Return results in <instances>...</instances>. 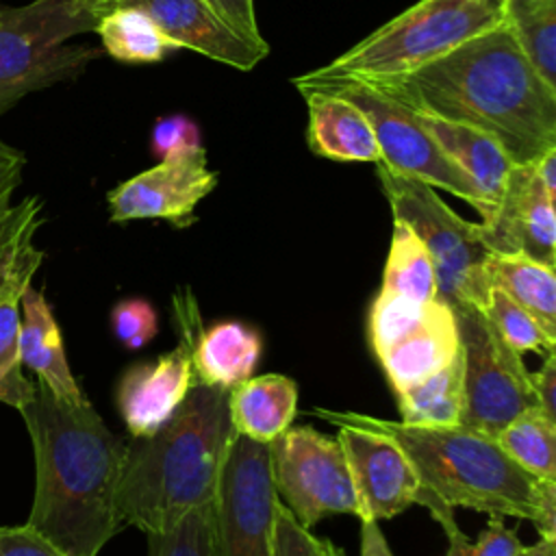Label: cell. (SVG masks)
I'll return each mask as SVG.
<instances>
[{"label":"cell","instance_id":"45","mask_svg":"<svg viewBox=\"0 0 556 556\" xmlns=\"http://www.w3.org/2000/svg\"><path fill=\"white\" fill-rule=\"evenodd\" d=\"M74 2H76L80 9H85L87 13H91V15L96 17V22H98L104 13L117 9L124 0H74Z\"/></svg>","mask_w":556,"mask_h":556},{"label":"cell","instance_id":"36","mask_svg":"<svg viewBox=\"0 0 556 556\" xmlns=\"http://www.w3.org/2000/svg\"><path fill=\"white\" fill-rule=\"evenodd\" d=\"M271 554L274 556H330L328 541L317 539L308 528H304L282 502H276L274 526H271Z\"/></svg>","mask_w":556,"mask_h":556},{"label":"cell","instance_id":"7","mask_svg":"<svg viewBox=\"0 0 556 556\" xmlns=\"http://www.w3.org/2000/svg\"><path fill=\"white\" fill-rule=\"evenodd\" d=\"M376 174L393 219L408 224L426 245L439 280V300L447 306L469 302L482 311L491 282L484 271L489 250L480 241L478 224L458 217L424 180L397 174L380 161Z\"/></svg>","mask_w":556,"mask_h":556},{"label":"cell","instance_id":"33","mask_svg":"<svg viewBox=\"0 0 556 556\" xmlns=\"http://www.w3.org/2000/svg\"><path fill=\"white\" fill-rule=\"evenodd\" d=\"M434 302L424 304L380 289L369 308V343L374 354L382 356L395 341L419 326Z\"/></svg>","mask_w":556,"mask_h":556},{"label":"cell","instance_id":"26","mask_svg":"<svg viewBox=\"0 0 556 556\" xmlns=\"http://www.w3.org/2000/svg\"><path fill=\"white\" fill-rule=\"evenodd\" d=\"M400 421L410 426H460L463 410V354H458L415 382L406 391L397 393Z\"/></svg>","mask_w":556,"mask_h":556},{"label":"cell","instance_id":"46","mask_svg":"<svg viewBox=\"0 0 556 556\" xmlns=\"http://www.w3.org/2000/svg\"><path fill=\"white\" fill-rule=\"evenodd\" d=\"M556 554V541L539 539L534 545H526L523 556H554Z\"/></svg>","mask_w":556,"mask_h":556},{"label":"cell","instance_id":"27","mask_svg":"<svg viewBox=\"0 0 556 556\" xmlns=\"http://www.w3.org/2000/svg\"><path fill=\"white\" fill-rule=\"evenodd\" d=\"M502 17L534 72L556 89V0H502Z\"/></svg>","mask_w":556,"mask_h":556},{"label":"cell","instance_id":"41","mask_svg":"<svg viewBox=\"0 0 556 556\" xmlns=\"http://www.w3.org/2000/svg\"><path fill=\"white\" fill-rule=\"evenodd\" d=\"M532 384H534L541 413L556 424V354L554 350L545 354L543 365L539 367V371L532 374Z\"/></svg>","mask_w":556,"mask_h":556},{"label":"cell","instance_id":"6","mask_svg":"<svg viewBox=\"0 0 556 556\" xmlns=\"http://www.w3.org/2000/svg\"><path fill=\"white\" fill-rule=\"evenodd\" d=\"M93 28L96 17L74 0L0 4V115L24 96L83 74L100 52L65 41Z\"/></svg>","mask_w":556,"mask_h":556},{"label":"cell","instance_id":"10","mask_svg":"<svg viewBox=\"0 0 556 556\" xmlns=\"http://www.w3.org/2000/svg\"><path fill=\"white\" fill-rule=\"evenodd\" d=\"M271 480L276 495L304 526L324 517H361V502L348 458L337 439L308 426L287 428L269 443Z\"/></svg>","mask_w":556,"mask_h":556},{"label":"cell","instance_id":"34","mask_svg":"<svg viewBox=\"0 0 556 556\" xmlns=\"http://www.w3.org/2000/svg\"><path fill=\"white\" fill-rule=\"evenodd\" d=\"M148 556H215L213 504L187 513L165 532L148 534Z\"/></svg>","mask_w":556,"mask_h":556},{"label":"cell","instance_id":"21","mask_svg":"<svg viewBox=\"0 0 556 556\" xmlns=\"http://www.w3.org/2000/svg\"><path fill=\"white\" fill-rule=\"evenodd\" d=\"M417 115L421 126L437 141L443 154L476 182L491 215L502 195L508 172L515 165L504 152V148L493 137L471 126L447 122L432 115Z\"/></svg>","mask_w":556,"mask_h":556},{"label":"cell","instance_id":"18","mask_svg":"<svg viewBox=\"0 0 556 556\" xmlns=\"http://www.w3.org/2000/svg\"><path fill=\"white\" fill-rule=\"evenodd\" d=\"M20 313L22 367H28L37 376V382H41L59 400L70 404L87 402L76 378L72 376L63 337L46 295L28 285L20 302Z\"/></svg>","mask_w":556,"mask_h":556},{"label":"cell","instance_id":"3","mask_svg":"<svg viewBox=\"0 0 556 556\" xmlns=\"http://www.w3.org/2000/svg\"><path fill=\"white\" fill-rule=\"evenodd\" d=\"M228 400L230 389L193 380L159 430L126 443L115 493L122 526L165 532L187 513L213 504L237 434Z\"/></svg>","mask_w":556,"mask_h":556},{"label":"cell","instance_id":"11","mask_svg":"<svg viewBox=\"0 0 556 556\" xmlns=\"http://www.w3.org/2000/svg\"><path fill=\"white\" fill-rule=\"evenodd\" d=\"M276 502L269 443L235 434L213 500L215 556H274Z\"/></svg>","mask_w":556,"mask_h":556},{"label":"cell","instance_id":"29","mask_svg":"<svg viewBox=\"0 0 556 556\" xmlns=\"http://www.w3.org/2000/svg\"><path fill=\"white\" fill-rule=\"evenodd\" d=\"M495 441L530 476L556 482V424L541 408L515 417Z\"/></svg>","mask_w":556,"mask_h":556},{"label":"cell","instance_id":"4","mask_svg":"<svg viewBox=\"0 0 556 556\" xmlns=\"http://www.w3.org/2000/svg\"><path fill=\"white\" fill-rule=\"evenodd\" d=\"M334 426L389 437L413 465L419 482L450 506L489 517L534 519L541 478L521 469L495 439L463 426H410L358 413L313 408Z\"/></svg>","mask_w":556,"mask_h":556},{"label":"cell","instance_id":"40","mask_svg":"<svg viewBox=\"0 0 556 556\" xmlns=\"http://www.w3.org/2000/svg\"><path fill=\"white\" fill-rule=\"evenodd\" d=\"M26 165V156L22 150L13 148L4 139H0V219L9 213L13 191L22 182V172Z\"/></svg>","mask_w":556,"mask_h":556},{"label":"cell","instance_id":"13","mask_svg":"<svg viewBox=\"0 0 556 556\" xmlns=\"http://www.w3.org/2000/svg\"><path fill=\"white\" fill-rule=\"evenodd\" d=\"M554 200L532 163L513 165L493 213L478 224L482 245L493 254H521L556 267Z\"/></svg>","mask_w":556,"mask_h":556},{"label":"cell","instance_id":"44","mask_svg":"<svg viewBox=\"0 0 556 556\" xmlns=\"http://www.w3.org/2000/svg\"><path fill=\"white\" fill-rule=\"evenodd\" d=\"M534 174L541 180V185L545 187V191L556 198V148L547 150L545 154H541L536 161H532Z\"/></svg>","mask_w":556,"mask_h":556},{"label":"cell","instance_id":"9","mask_svg":"<svg viewBox=\"0 0 556 556\" xmlns=\"http://www.w3.org/2000/svg\"><path fill=\"white\" fill-rule=\"evenodd\" d=\"M452 311L463 354L460 426L497 439L515 417L539 408L532 374L478 306L463 302Z\"/></svg>","mask_w":556,"mask_h":556},{"label":"cell","instance_id":"31","mask_svg":"<svg viewBox=\"0 0 556 556\" xmlns=\"http://www.w3.org/2000/svg\"><path fill=\"white\" fill-rule=\"evenodd\" d=\"M454 506L439 504L430 510L432 519L441 523L447 536V552L445 556H523L526 545L517 539L515 530L504 526L502 517H489L484 530L478 534L476 543L463 534L454 519Z\"/></svg>","mask_w":556,"mask_h":556},{"label":"cell","instance_id":"8","mask_svg":"<svg viewBox=\"0 0 556 556\" xmlns=\"http://www.w3.org/2000/svg\"><path fill=\"white\" fill-rule=\"evenodd\" d=\"M293 85L298 91L319 89L356 104L374 128L380 163L397 174L458 195L469 202L482 219L489 215V206L476 182L443 154L413 109L356 78H313L302 74L293 78Z\"/></svg>","mask_w":556,"mask_h":556},{"label":"cell","instance_id":"28","mask_svg":"<svg viewBox=\"0 0 556 556\" xmlns=\"http://www.w3.org/2000/svg\"><path fill=\"white\" fill-rule=\"evenodd\" d=\"M380 289L424 304L439 300L434 263L421 239L400 219H393V237Z\"/></svg>","mask_w":556,"mask_h":556},{"label":"cell","instance_id":"15","mask_svg":"<svg viewBox=\"0 0 556 556\" xmlns=\"http://www.w3.org/2000/svg\"><path fill=\"white\" fill-rule=\"evenodd\" d=\"M119 7L143 9L180 50L189 48L241 72L254 70L269 52L267 41L239 35L204 0H124Z\"/></svg>","mask_w":556,"mask_h":556},{"label":"cell","instance_id":"25","mask_svg":"<svg viewBox=\"0 0 556 556\" xmlns=\"http://www.w3.org/2000/svg\"><path fill=\"white\" fill-rule=\"evenodd\" d=\"M93 33L104 52L122 63H159L180 50L139 7H117L104 13Z\"/></svg>","mask_w":556,"mask_h":556},{"label":"cell","instance_id":"1","mask_svg":"<svg viewBox=\"0 0 556 556\" xmlns=\"http://www.w3.org/2000/svg\"><path fill=\"white\" fill-rule=\"evenodd\" d=\"M363 83L415 113L486 132L515 165L556 148V89L534 72L504 22L408 74Z\"/></svg>","mask_w":556,"mask_h":556},{"label":"cell","instance_id":"5","mask_svg":"<svg viewBox=\"0 0 556 556\" xmlns=\"http://www.w3.org/2000/svg\"><path fill=\"white\" fill-rule=\"evenodd\" d=\"M502 22V0H417L306 76L374 80L408 74Z\"/></svg>","mask_w":556,"mask_h":556},{"label":"cell","instance_id":"17","mask_svg":"<svg viewBox=\"0 0 556 556\" xmlns=\"http://www.w3.org/2000/svg\"><path fill=\"white\" fill-rule=\"evenodd\" d=\"M193 380L189 352L182 343L154 363L130 365L115 391V404L130 437H148L159 430L180 406Z\"/></svg>","mask_w":556,"mask_h":556},{"label":"cell","instance_id":"35","mask_svg":"<svg viewBox=\"0 0 556 556\" xmlns=\"http://www.w3.org/2000/svg\"><path fill=\"white\" fill-rule=\"evenodd\" d=\"M111 330L124 348L139 350L159 332L156 311L146 298H124L111 311Z\"/></svg>","mask_w":556,"mask_h":556},{"label":"cell","instance_id":"14","mask_svg":"<svg viewBox=\"0 0 556 556\" xmlns=\"http://www.w3.org/2000/svg\"><path fill=\"white\" fill-rule=\"evenodd\" d=\"M337 441L348 458L361 517L391 519L417 504L421 482L404 452L384 434L339 426Z\"/></svg>","mask_w":556,"mask_h":556},{"label":"cell","instance_id":"39","mask_svg":"<svg viewBox=\"0 0 556 556\" xmlns=\"http://www.w3.org/2000/svg\"><path fill=\"white\" fill-rule=\"evenodd\" d=\"M230 28H235L239 35L263 43V35L256 22L254 0H204Z\"/></svg>","mask_w":556,"mask_h":556},{"label":"cell","instance_id":"12","mask_svg":"<svg viewBox=\"0 0 556 556\" xmlns=\"http://www.w3.org/2000/svg\"><path fill=\"white\" fill-rule=\"evenodd\" d=\"M202 146L182 150L109 191L111 222L165 219L176 228L195 222V206L217 187Z\"/></svg>","mask_w":556,"mask_h":556},{"label":"cell","instance_id":"22","mask_svg":"<svg viewBox=\"0 0 556 556\" xmlns=\"http://www.w3.org/2000/svg\"><path fill=\"white\" fill-rule=\"evenodd\" d=\"M230 421L237 434L271 443L298 413V384L282 374L250 376L230 389Z\"/></svg>","mask_w":556,"mask_h":556},{"label":"cell","instance_id":"43","mask_svg":"<svg viewBox=\"0 0 556 556\" xmlns=\"http://www.w3.org/2000/svg\"><path fill=\"white\" fill-rule=\"evenodd\" d=\"M363 530H361V556H393L389 549V543L378 528V521L371 517L361 519ZM328 554L330 556H345L334 543L328 541Z\"/></svg>","mask_w":556,"mask_h":556},{"label":"cell","instance_id":"16","mask_svg":"<svg viewBox=\"0 0 556 556\" xmlns=\"http://www.w3.org/2000/svg\"><path fill=\"white\" fill-rule=\"evenodd\" d=\"M176 321L195 380L232 389L252 376L263 350L254 328L241 321H217L204 330L189 293L187 300L176 298Z\"/></svg>","mask_w":556,"mask_h":556},{"label":"cell","instance_id":"32","mask_svg":"<svg viewBox=\"0 0 556 556\" xmlns=\"http://www.w3.org/2000/svg\"><path fill=\"white\" fill-rule=\"evenodd\" d=\"M482 313L489 317L500 337L519 354L523 352H549L554 350V339L545 334V330L536 324V319L513 302L500 287L491 285L486 304Z\"/></svg>","mask_w":556,"mask_h":556},{"label":"cell","instance_id":"38","mask_svg":"<svg viewBox=\"0 0 556 556\" xmlns=\"http://www.w3.org/2000/svg\"><path fill=\"white\" fill-rule=\"evenodd\" d=\"M0 556H67L28 523L0 528Z\"/></svg>","mask_w":556,"mask_h":556},{"label":"cell","instance_id":"24","mask_svg":"<svg viewBox=\"0 0 556 556\" xmlns=\"http://www.w3.org/2000/svg\"><path fill=\"white\" fill-rule=\"evenodd\" d=\"M43 224V202L28 195L0 219V298L17 287L33 285V276L43 263V252L35 245V235Z\"/></svg>","mask_w":556,"mask_h":556},{"label":"cell","instance_id":"23","mask_svg":"<svg viewBox=\"0 0 556 556\" xmlns=\"http://www.w3.org/2000/svg\"><path fill=\"white\" fill-rule=\"evenodd\" d=\"M491 285L526 308L549 339L556 341V276L554 269L521 254H493L484 258Z\"/></svg>","mask_w":556,"mask_h":556},{"label":"cell","instance_id":"20","mask_svg":"<svg viewBox=\"0 0 556 556\" xmlns=\"http://www.w3.org/2000/svg\"><path fill=\"white\" fill-rule=\"evenodd\" d=\"M458 350L460 341L454 311L443 300H437L426 319L395 341L378 361L397 395L447 365Z\"/></svg>","mask_w":556,"mask_h":556},{"label":"cell","instance_id":"37","mask_svg":"<svg viewBox=\"0 0 556 556\" xmlns=\"http://www.w3.org/2000/svg\"><path fill=\"white\" fill-rule=\"evenodd\" d=\"M195 146H202V143H200V130L193 119H189L187 115H169V117L156 119L150 135V148L156 156L167 159L172 154H178Z\"/></svg>","mask_w":556,"mask_h":556},{"label":"cell","instance_id":"30","mask_svg":"<svg viewBox=\"0 0 556 556\" xmlns=\"http://www.w3.org/2000/svg\"><path fill=\"white\" fill-rule=\"evenodd\" d=\"M28 287L11 289L0 298V402L22 408L35 395V380H28L20 361V302Z\"/></svg>","mask_w":556,"mask_h":556},{"label":"cell","instance_id":"19","mask_svg":"<svg viewBox=\"0 0 556 556\" xmlns=\"http://www.w3.org/2000/svg\"><path fill=\"white\" fill-rule=\"evenodd\" d=\"M308 106L306 143L321 159L343 163H378L380 148L365 113L328 91H300Z\"/></svg>","mask_w":556,"mask_h":556},{"label":"cell","instance_id":"42","mask_svg":"<svg viewBox=\"0 0 556 556\" xmlns=\"http://www.w3.org/2000/svg\"><path fill=\"white\" fill-rule=\"evenodd\" d=\"M532 521L536 523L541 539L556 541V482L554 480H541L539 506Z\"/></svg>","mask_w":556,"mask_h":556},{"label":"cell","instance_id":"2","mask_svg":"<svg viewBox=\"0 0 556 556\" xmlns=\"http://www.w3.org/2000/svg\"><path fill=\"white\" fill-rule=\"evenodd\" d=\"M20 413L35 452V497L26 523L67 556H98L122 528L115 493L126 441L89 402H63L37 380Z\"/></svg>","mask_w":556,"mask_h":556}]
</instances>
